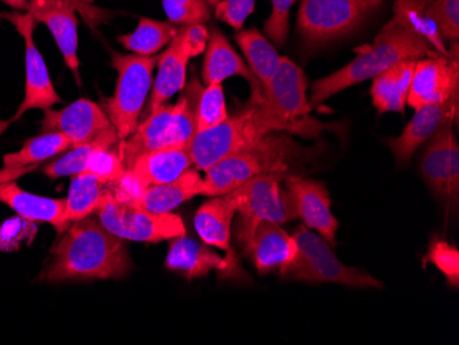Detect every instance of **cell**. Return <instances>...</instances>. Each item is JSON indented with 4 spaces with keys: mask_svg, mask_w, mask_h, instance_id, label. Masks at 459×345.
<instances>
[{
    "mask_svg": "<svg viewBox=\"0 0 459 345\" xmlns=\"http://www.w3.org/2000/svg\"><path fill=\"white\" fill-rule=\"evenodd\" d=\"M133 269L124 239L110 233L95 215L74 221L54 246L53 256L40 280H121Z\"/></svg>",
    "mask_w": 459,
    "mask_h": 345,
    "instance_id": "obj_1",
    "label": "cell"
},
{
    "mask_svg": "<svg viewBox=\"0 0 459 345\" xmlns=\"http://www.w3.org/2000/svg\"><path fill=\"white\" fill-rule=\"evenodd\" d=\"M425 56L430 58L443 56L419 33L391 20L370 47L366 48L344 68L314 82L308 99L309 108H318L325 100L348 87L376 79L402 61H419Z\"/></svg>",
    "mask_w": 459,
    "mask_h": 345,
    "instance_id": "obj_2",
    "label": "cell"
},
{
    "mask_svg": "<svg viewBox=\"0 0 459 345\" xmlns=\"http://www.w3.org/2000/svg\"><path fill=\"white\" fill-rule=\"evenodd\" d=\"M303 156V149L288 133L267 134L252 145L234 151L206 169L204 177L205 197H218L238 189L247 180L265 174L286 175Z\"/></svg>",
    "mask_w": 459,
    "mask_h": 345,
    "instance_id": "obj_3",
    "label": "cell"
},
{
    "mask_svg": "<svg viewBox=\"0 0 459 345\" xmlns=\"http://www.w3.org/2000/svg\"><path fill=\"white\" fill-rule=\"evenodd\" d=\"M275 131L286 133L280 121L265 108L262 97H250L238 112L229 116L221 125L195 133L186 149L193 167L197 171H206L229 154L241 151Z\"/></svg>",
    "mask_w": 459,
    "mask_h": 345,
    "instance_id": "obj_4",
    "label": "cell"
},
{
    "mask_svg": "<svg viewBox=\"0 0 459 345\" xmlns=\"http://www.w3.org/2000/svg\"><path fill=\"white\" fill-rule=\"evenodd\" d=\"M298 254L280 270L281 278L309 283H339L357 289H384L381 280L365 270L350 267L337 259L332 246L311 229L300 226L293 234Z\"/></svg>",
    "mask_w": 459,
    "mask_h": 345,
    "instance_id": "obj_5",
    "label": "cell"
},
{
    "mask_svg": "<svg viewBox=\"0 0 459 345\" xmlns=\"http://www.w3.org/2000/svg\"><path fill=\"white\" fill-rule=\"evenodd\" d=\"M156 64V56L112 53V66L117 72V84L115 94L108 99L107 115L120 141L133 135L138 128L153 86Z\"/></svg>",
    "mask_w": 459,
    "mask_h": 345,
    "instance_id": "obj_6",
    "label": "cell"
},
{
    "mask_svg": "<svg viewBox=\"0 0 459 345\" xmlns=\"http://www.w3.org/2000/svg\"><path fill=\"white\" fill-rule=\"evenodd\" d=\"M383 0H301L299 30L307 47H322L355 32Z\"/></svg>",
    "mask_w": 459,
    "mask_h": 345,
    "instance_id": "obj_7",
    "label": "cell"
},
{
    "mask_svg": "<svg viewBox=\"0 0 459 345\" xmlns=\"http://www.w3.org/2000/svg\"><path fill=\"white\" fill-rule=\"evenodd\" d=\"M94 215L105 229L124 241H162L186 236L185 223L177 213H154L121 203L110 192L100 201Z\"/></svg>",
    "mask_w": 459,
    "mask_h": 345,
    "instance_id": "obj_8",
    "label": "cell"
},
{
    "mask_svg": "<svg viewBox=\"0 0 459 345\" xmlns=\"http://www.w3.org/2000/svg\"><path fill=\"white\" fill-rule=\"evenodd\" d=\"M307 77L290 59L282 56L270 83L262 89V99L286 133L304 134L318 131V123L309 118L311 108L307 97Z\"/></svg>",
    "mask_w": 459,
    "mask_h": 345,
    "instance_id": "obj_9",
    "label": "cell"
},
{
    "mask_svg": "<svg viewBox=\"0 0 459 345\" xmlns=\"http://www.w3.org/2000/svg\"><path fill=\"white\" fill-rule=\"evenodd\" d=\"M2 17L14 25L25 43V94L15 115L9 121L0 123V134L10 125L20 120L28 110L51 109V107L62 102V98L54 89L48 65L33 38V32L38 25L35 17L30 12L6 13L2 14Z\"/></svg>",
    "mask_w": 459,
    "mask_h": 345,
    "instance_id": "obj_10",
    "label": "cell"
},
{
    "mask_svg": "<svg viewBox=\"0 0 459 345\" xmlns=\"http://www.w3.org/2000/svg\"><path fill=\"white\" fill-rule=\"evenodd\" d=\"M236 237L245 256L260 275L288 266L298 254V244L281 225L270 220L237 221Z\"/></svg>",
    "mask_w": 459,
    "mask_h": 345,
    "instance_id": "obj_11",
    "label": "cell"
},
{
    "mask_svg": "<svg viewBox=\"0 0 459 345\" xmlns=\"http://www.w3.org/2000/svg\"><path fill=\"white\" fill-rule=\"evenodd\" d=\"M454 123L446 121L430 136L420 164V171L430 192L450 204L456 203L459 195V146L454 136Z\"/></svg>",
    "mask_w": 459,
    "mask_h": 345,
    "instance_id": "obj_12",
    "label": "cell"
},
{
    "mask_svg": "<svg viewBox=\"0 0 459 345\" xmlns=\"http://www.w3.org/2000/svg\"><path fill=\"white\" fill-rule=\"evenodd\" d=\"M285 177L281 174L260 175L236 189L239 198L237 213L239 219L270 220L278 225L299 219L290 193L282 187Z\"/></svg>",
    "mask_w": 459,
    "mask_h": 345,
    "instance_id": "obj_13",
    "label": "cell"
},
{
    "mask_svg": "<svg viewBox=\"0 0 459 345\" xmlns=\"http://www.w3.org/2000/svg\"><path fill=\"white\" fill-rule=\"evenodd\" d=\"M459 98L458 54L430 56L415 63L407 105L420 109L425 105L446 104Z\"/></svg>",
    "mask_w": 459,
    "mask_h": 345,
    "instance_id": "obj_14",
    "label": "cell"
},
{
    "mask_svg": "<svg viewBox=\"0 0 459 345\" xmlns=\"http://www.w3.org/2000/svg\"><path fill=\"white\" fill-rule=\"evenodd\" d=\"M283 180L304 226L321 234L330 246H336L339 220L333 215L332 200L325 185L296 175H286Z\"/></svg>",
    "mask_w": 459,
    "mask_h": 345,
    "instance_id": "obj_15",
    "label": "cell"
},
{
    "mask_svg": "<svg viewBox=\"0 0 459 345\" xmlns=\"http://www.w3.org/2000/svg\"><path fill=\"white\" fill-rule=\"evenodd\" d=\"M112 127L107 112L90 99H77L64 109H46L40 133H59L79 146Z\"/></svg>",
    "mask_w": 459,
    "mask_h": 345,
    "instance_id": "obj_16",
    "label": "cell"
},
{
    "mask_svg": "<svg viewBox=\"0 0 459 345\" xmlns=\"http://www.w3.org/2000/svg\"><path fill=\"white\" fill-rule=\"evenodd\" d=\"M76 4L71 0H30L28 12L36 22L45 24L53 35L64 61L79 80V20Z\"/></svg>",
    "mask_w": 459,
    "mask_h": 345,
    "instance_id": "obj_17",
    "label": "cell"
},
{
    "mask_svg": "<svg viewBox=\"0 0 459 345\" xmlns=\"http://www.w3.org/2000/svg\"><path fill=\"white\" fill-rule=\"evenodd\" d=\"M458 99L448 100L446 104L425 105L415 109L414 117L410 120L403 133L398 138L386 139V146L391 149L394 161L399 167L409 164L425 142L439 130L446 121H458Z\"/></svg>",
    "mask_w": 459,
    "mask_h": 345,
    "instance_id": "obj_18",
    "label": "cell"
},
{
    "mask_svg": "<svg viewBox=\"0 0 459 345\" xmlns=\"http://www.w3.org/2000/svg\"><path fill=\"white\" fill-rule=\"evenodd\" d=\"M192 58L189 48L178 30L164 53L157 56V76L149 95L148 107H144L142 117H148L154 109L167 104L175 94L182 91L187 82V65Z\"/></svg>",
    "mask_w": 459,
    "mask_h": 345,
    "instance_id": "obj_19",
    "label": "cell"
},
{
    "mask_svg": "<svg viewBox=\"0 0 459 345\" xmlns=\"http://www.w3.org/2000/svg\"><path fill=\"white\" fill-rule=\"evenodd\" d=\"M208 32L210 38L203 64V83L205 86L212 83L223 84L224 80L229 77L241 76L250 84V97H262V86L250 72L249 66L242 61L233 46L230 45L224 33L216 25H212Z\"/></svg>",
    "mask_w": 459,
    "mask_h": 345,
    "instance_id": "obj_20",
    "label": "cell"
},
{
    "mask_svg": "<svg viewBox=\"0 0 459 345\" xmlns=\"http://www.w3.org/2000/svg\"><path fill=\"white\" fill-rule=\"evenodd\" d=\"M0 203L28 220L53 226L58 236L65 233L71 226L66 219V200L64 198L32 194L21 189L14 182H6L0 184Z\"/></svg>",
    "mask_w": 459,
    "mask_h": 345,
    "instance_id": "obj_21",
    "label": "cell"
},
{
    "mask_svg": "<svg viewBox=\"0 0 459 345\" xmlns=\"http://www.w3.org/2000/svg\"><path fill=\"white\" fill-rule=\"evenodd\" d=\"M169 241L171 244L165 266L171 272H182L189 280L206 277L212 270L226 272L237 266L230 256L223 259L205 242L203 244L187 236L177 237Z\"/></svg>",
    "mask_w": 459,
    "mask_h": 345,
    "instance_id": "obj_22",
    "label": "cell"
},
{
    "mask_svg": "<svg viewBox=\"0 0 459 345\" xmlns=\"http://www.w3.org/2000/svg\"><path fill=\"white\" fill-rule=\"evenodd\" d=\"M239 210V198L236 190L227 194L211 197L198 208L195 226L198 236L206 246L230 252L231 223Z\"/></svg>",
    "mask_w": 459,
    "mask_h": 345,
    "instance_id": "obj_23",
    "label": "cell"
},
{
    "mask_svg": "<svg viewBox=\"0 0 459 345\" xmlns=\"http://www.w3.org/2000/svg\"><path fill=\"white\" fill-rule=\"evenodd\" d=\"M195 168L186 148H161L142 154L127 169L142 187L174 182Z\"/></svg>",
    "mask_w": 459,
    "mask_h": 345,
    "instance_id": "obj_24",
    "label": "cell"
},
{
    "mask_svg": "<svg viewBox=\"0 0 459 345\" xmlns=\"http://www.w3.org/2000/svg\"><path fill=\"white\" fill-rule=\"evenodd\" d=\"M204 186V177L192 168L169 184L144 187L130 205L149 212L169 213L186 201L203 195Z\"/></svg>",
    "mask_w": 459,
    "mask_h": 345,
    "instance_id": "obj_25",
    "label": "cell"
},
{
    "mask_svg": "<svg viewBox=\"0 0 459 345\" xmlns=\"http://www.w3.org/2000/svg\"><path fill=\"white\" fill-rule=\"evenodd\" d=\"M172 109L174 105L169 102L161 105L139 123L133 135L118 142V151L126 169L130 168L133 162L142 154L164 148L165 134L171 121Z\"/></svg>",
    "mask_w": 459,
    "mask_h": 345,
    "instance_id": "obj_26",
    "label": "cell"
},
{
    "mask_svg": "<svg viewBox=\"0 0 459 345\" xmlns=\"http://www.w3.org/2000/svg\"><path fill=\"white\" fill-rule=\"evenodd\" d=\"M204 86L195 71L186 82L182 94L172 109L171 121L165 134L164 148H186L197 133L198 102Z\"/></svg>",
    "mask_w": 459,
    "mask_h": 345,
    "instance_id": "obj_27",
    "label": "cell"
},
{
    "mask_svg": "<svg viewBox=\"0 0 459 345\" xmlns=\"http://www.w3.org/2000/svg\"><path fill=\"white\" fill-rule=\"evenodd\" d=\"M417 61H402L373 79L370 95L373 105L380 113H403L406 109L412 73Z\"/></svg>",
    "mask_w": 459,
    "mask_h": 345,
    "instance_id": "obj_28",
    "label": "cell"
},
{
    "mask_svg": "<svg viewBox=\"0 0 459 345\" xmlns=\"http://www.w3.org/2000/svg\"><path fill=\"white\" fill-rule=\"evenodd\" d=\"M234 39L247 58V65L256 77L262 89L267 86L277 72L282 56L256 28L239 30Z\"/></svg>",
    "mask_w": 459,
    "mask_h": 345,
    "instance_id": "obj_29",
    "label": "cell"
},
{
    "mask_svg": "<svg viewBox=\"0 0 459 345\" xmlns=\"http://www.w3.org/2000/svg\"><path fill=\"white\" fill-rule=\"evenodd\" d=\"M117 133L115 127L107 128L102 133L98 134L94 138L90 139L82 145L74 146L68 151L62 154L56 161L50 162L43 168V174L50 179H58L64 177H74L77 174H82L86 171L87 164L90 159L100 149H109L117 145Z\"/></svg>",
    "mask_w": 459,
    "mask_h": 345,
    "instance_id": "obj_30",
    "label": "cell"
},
{
    "mask_svg": "<svg viewBox=\"0 0 459 345\" xmlns=\"http://www.w3.org/2000/svg\"><path fill=\"white\" fill-rule=\"evenodd\" d=\"M74 148L71 139L59 133H40L25 142L24 146L15 153L4 156L6 169L35 168L40 162L54 159Z\"/></svg>",
    "mask_w": 459,
    "mask_h": 345,
    "instance_id": "obj_31",
    "label": "cell"
},
{
    "mask_svg": "<svg viewBox=\"0 0 459 345\" xmlns=\"http://www.w3.org/2000/svg\"><path fill=\"white\" fill-rule=\"evenodd\" d=\"M109 185L87 172L72 177L68 197L65 198L69 223L72 225L74 221L94 215L100 201L109 193Z\"/></svg>",
    "mask_w": 459,
    "mask_h": 345,
    "instance_id": "obj_32",
    "label": "cell"
},
{
    "mask_svg": "<svg viewBox=\"0 0 459 345\" xmlns=\"http://www.w3.org/2000/svg\"><path fill=\"white\" fill-rule=\"evenodd\" d=\"M178 30L179 27L169 22H157L152 18L141 17L136 30L128 35L120 36L118 42L135 56H153L172 42Z\"/></svg>",
    "mask_w": 459,
    "mask_h": 345,
    "instance_id": "obj_33",
    "label": "cell"
},
{
    "mask_svg": "<svg viewBox=\"0 0 459 345\" xmlns=\"http://www.w3.org/2000/svg\"><path fill=\"white\" fill-rule=\"evenodd\" d=\"M229 117L223 84L212 83L204 87L198 102L197 133L210 130Z\"/></svg>",
    "mask_w": 459,
    "mask_h": 345,
    "instance_id": "obj_34",
    "label": "cell"
},
{
    "mask_svg": "<svg viewBox=\"0 0 459 345\" xmlns=\"http://www.w3.org/2000/svg\"><path fill=\"white\" fill-rule=\"evenodd\" d=\"M162 7L169 22L177 27L206 24L213 13L206 0H162Z\"/></svg>",
    "mask_w": 459,
    "mask_h": 345,
    "instance_id": "obj_35",
    "label": "cell"
},
{
    "mask_svg": "<svg viewBox=\"0 0 459 345\" xmlns=\"http://www.w3.org/2000/svg\"><path fill=\"white\" fill-rule=\"evenodd\" d=\"M427 14L445 42L458 43L459 0H428Z\"/></svg>",
    "mask_w": 459,
    "mask_h": 345,
    "instance_id": "obj_36",
    "label": "cell"
},
{
    "mask_svg": "<svg viewBox=\"0 0 459 345\" xmlns=\"http://www.w3.org/2000/svg\"><path fill=\"white\" fill-rule=\"evenodd\" d=\"M430 263L445 274L448 285L454 289L459 287V251L440 237L435 236L430 241L429 251L424 264Z\"/></svg>",
    "mask_w": 459,
    "mask_h": 345,
    "instance_id": "obj_37",
    "label": "cell"
},
{
    "mask_svg": "<svg viewBox=\"0 0 459 345\" xmlns=\"http://www.w3.org/2000/svg\"><path fill=\"white\" fill-rule=\"evenodd\" d=\"M36 233L38 228L35 221L28 220L20 215L7 219L4 225L0 226V251H18L22 244H32Z\"/></svg>",
    "mask_w": 459,
    "mask_h": 345,
    "instance_id": "obj_38",
    "label": "cell"
},
{
    "mask_svg": "<svg viewBox=\"0 0 459 345\" xmlns=\"http://www.w3.org/2000/svg\"><path fill=\"white\" fill-rule=\"evenodd\" d=\"M126 166H124L123 159H121L120 151H118V143L113 148L100 149L94 156L90 159L87 164V174L94 175L100 177L107 184H113L116 180L120 179L126 174Z\"/></svg>",
    "mask_w": 459,
    "mask_h": 345,
    "instance_id": "obj_39",
    "label": "cell"
},
{
    "mask_svg": "<svg viewBox=\"0 0 459 345\" xmlns=\"http://www.w3.org/2000/svg\"><path fill=\"white\" fill-rule=\"evenodd\" d=\"M296 0H271L270 17L264 22V33L271 42L282 47L288 40L289 15Z\"/></svg>",
    "mask_w": 459,
    "mask_h": 345,
    "instance_id": "obj_40",
    "label": "cell"
},
{
    "mask_svg": "<svg viewBox=\"0 0 459 345\" xmlns=\"http://www.w3.org/2000/svg\"><path fill=\"white\" fill-rule=\"evenodd\" d=\"M255 4L256 0H221L213 13L219 22L239 30L247 18L255 12Z\"/></svg>",
    "mask_w": 459,
    "mask_h": 345,
    "instance_id": "obj_41",
    "label": "cell"
},
{
    "mask_svg": "<svg viewBox=\"0 0 459 345\" xmlns=\"http://www.w3.org/2000/svg\"><path fill=\"white\" fill-rule=\"evenodd\" d=\"M180 35L185 40L186 46L189 48L193 58L201 56L208 45L210 32L205 25H190V27H179Z\"/></svg>",
    "mask_w": 459,
    "mask_h": 345,
    "instance_id": "obj_42",
    "label": "cell"
},
{
    "mask_svg": "<svg viewBox=\"0 0 459 345\" xmlns=\"http://www.w3.org/2000/svg\"><path fill=\"white\" fill-rule=\"evenodd\" d=\"M12 9L18 10V12H28L30 10V0H0Z\"/></svg>",
    "mask_w": 459,
    "mask_h": 345,
    "instance_id": "obj_43",
    "label": "cell"
},
{
    "mask_svg": "<svg viewBox=\"0 0 459 345\" xmlns=\"http://www.w3.org/2000/svg\"><path fill=\"white\" fill-rule=\"evenodd\" d=\"M71 2H74V4H77V7H79L80 12H82V14L84 15V17H87V10H89V12H91V9H90L89 6H86V4H82V0H71Z\"/></svg>",
    "mask_w": 459,
    "mask_h": 345,
    "instance_id": "obj_44",
    "label": "cell"
},
{
    "mask_svg": "<svg viewBox=\"0 0 459 345\" xmlns=\"http://www.w3.org/2000/svg\"><path fill=\"white\" fill-rule=\"evenodd\" d=\"M206 2L210 4V6L212 7L213 10H215V7L221 4V0H206Z\"/></svg>",
    "mask_w": 459,
    "mask_h": 345,
    "instance_id": "obj_45",
    "label": "cell"
}]
</instances>
